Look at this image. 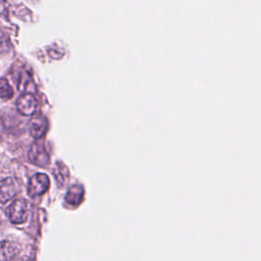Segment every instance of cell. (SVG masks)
<instances>
[{"label": "cell", "instance_id": "6da1fadb", "mask_svg": "<svg viewBox=\"0 0 261 261\" xmlns=\"http://www.w3.org/2000/svg\"><path fill=\"white\" fill-rule=\"evenodd\" d=\"M30 212L29 202L24 199H17L13 201L7 209V215L11 222L22 223L27 220Z\"/></svg>", "mask_w": 261, "mask_h": 261}, {"label": "cell", "instance_id": "7a4b0ae2", "mask_svg": "<svg viewBox=\"0 0 261 261\" xmlns=\"http://www.w3.org/2000/svg\"><path fill=\"white\" fill-rule=\"evenodd\" d=\"M50 181L46 174L36 173L29 180L28 193L31 197H38L43 195L49 188Z\"/></svg>", "mask_w": 261, "mask_h": 261}, {"label": "cell", "instance_id": "3957f363", "mask_svg": "<svg viewBox=\"0 0 261 261\" xmlns=\"http://www.w3.org/2000/svg\"><path fill=\"white\" fill-rule=\"evenodd\" d=\"M20 191L18 181L12 177H8L0 181V203H6L15 197Z\"/></svg>", "mask_w": 261, "mask_h": 261}, {"label": "cell", "instance_id": "277c9868", "mask_svg": "<svg viewBox=\"0 0 261 261\" xmlns=\"http://www.w3.org/2000/svg\"><path fill=\"white\" fill-rule=\"evenodd\" d=\"M17 110L23 115H33L38 109V100L32 93H24L16 101Z\"/></svg>", "mask_w": 261, "mask_h": 261}, {"label": "cell", "instance_id": "5b68a950", "mask_svg": "<svg viewBox=\"0 0 261 261\" xmlns=\"http://www.w3.org/2000/svg\"><path fill=\"white\" fill-rule=\"evenodd\" d=\"M29 159L32 163L38 166H46L49 163L50 157L44 145L40 142L34 143L29 151Z\"/></svg>", "mask_w": 261, "mask_h": 261}, {"label": "cell", "instance_id": "8992f818", "mask_svg": "<svg viewBox=\"0 0 261 261\" xmlns=\"http://www.w3.org/2000/svg\"><path fill=\"white\" fill-rule=\"evenodd\" d=\"M48 129V120L42 114H36L30 121V133L35 139L42 138Z\"/></svg>", "mask_w": 261, "mask_h": 261}, {"label": "cell", "instance_id": "52a82bcc", "mask_svg": "<svg viewBox=\"0 0 261 261\" xmlns=\"http://www.w3.org/2000/svg\"><path fill=\"white\" fill-rule=\"evenodd\" d=\"M18 253L17 246L8 241H3L0 243V261H9L16 256Z\"/></svg>", "mask_w": 261, "mask_h": 261}, {"label": "cell", "instance_id": "ba28073f", "mask_svg": "<svg viewBox=\"0 0 261 261\" xmlns=\"http://www.w3.org/2000/svg\"><path fill=\"white\" fill-rule=\"evenodd\" d=\"M83 198H84V188L80 185H74L68 190L65 196V201L70 205L76 206L81 204V202L83 201Z\"/></svg>", "mask_w": 261, "mask_h": 261}, {"label": "cell", "instance_id": "9c48e42d", "mask_svg": "<svg viewBox=\"0 0 261 261\" xmlns=\"http://www.w3.org/2000/svg\"><path fill=\"white\" fill-rule=\"evenodd\" d=\"M54 176L56 178V181L59 184V186L64 185L68 178L67 167L64 166L61 162H58L54 169Z\"/></svg>", "mask_w": 261, "mask_h": 261}, {"label": "cell", "instance_id": "30bf717a", "mask_svg": "<svg viewBox=\"0 0 261 261\" xmlns=\"http://www.w3.org/2000/svg\"><path fill=\"white\" fill-rule=\"evenodd\" d=\"M18 88L20 91H27V93H30V88L31 89H34V83L31 79V75L25 72V71H22L20 73V76H19V80H18Z\"/></svg>", "mask_w": 261, "mask_h": 261}, {"label": "cell", "instance_id": "8fae6325", "mask_svg": "<svg viewBox=\"0 0 261 261\" xmlns=\"http://www.w3.org/2000/svg\"><path fill=\"white\" fill-rule=\"evenodd\" d=\"M13 95V90L6 79H0V98L9 99Z\"/></svg>", "mask_w": 261, "mask_h": 261}, {"label": "cell", "instance_id": "7c38bea8", "mask_svg": "<svg viewBox=\"0 0 261 261\" xmlns=\"http://www.w3.org/2000/svg\"><path fill=\"white\" fill-rule=\"evenodd\" d=\"M20 261H24V260H20Z\"/></svg>", "mask_w": 261, "mask_h": 261}]
</instances>
